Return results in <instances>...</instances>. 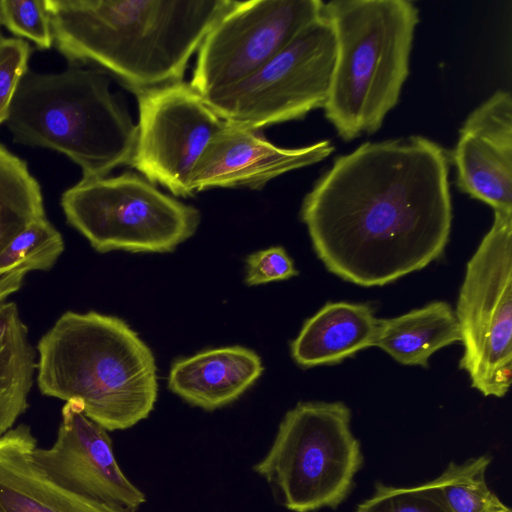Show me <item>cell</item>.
I'll return each instance as SVG.
<instances>
[{"instance_id": "cell-1", "label": "cell", "mask_w": 512, "mask_h": 512, "mask_svg": "<svg viewBox=\"0 0 512 512\" xmlns=\"http://www.w3.org/2000/svg\"><path fill=\"white\" fill-rule=\"evenodd\" d=\"M300 217L328 271L363 287L394 282L438 259L449 241L447 153L421 135L365 142L334 159Z\"/></svg>"}, {"instance_id": "cell-2", "label": "cell", "mask_w": 512, "mask_h": 512, "mask_svg": "<svg viewBox=\"0 0 512 512\" xmlns=\"http://www.w3.org/2000/svg\"><path fill=\"white\" fill-rule=\"evenodd\" d=\"M232 0H45L54 42L71 61L109 71L133 91L182 81Z\"/></svg>"}, {"instance_id": "cell-3", "label": "cell", "mask_w": 512, "mask_h": 512, "mask_svg": "<svg viewBox=\"0 0 512 512\" xmlns=\"http://www.w3.org/2000/svg\"><path fill=\"white\" fill-rule=\"evenodd\" d=\"M36 381L49 397L80 400L105 430L147 418L157 399L150 348L123 320L95 311H67L37 344Z\"/></svg>"}, {"instance_id": "cell-4", "label": "cell", "mask_w": 512, "mask_h": 512, "mask_svg": "<svg viewBox=\"0 0 512 512\" xmlns=\"http://www.w3.org/2000/svg\"><path fill=\"white\" fill-rule=\"evenodd\" d=\"M323 14L335 40L326 119L339 137L377 132L409 76L419 9L410 0H332Z\"/></svg>"}, {"instance_id": "cell-5", "label": "cell", "mask_w": 512, "mask_h": 512, "mask_svg": "<svg viewBox=\"0 0 512 512\" xmlns=\"http://www.w3.org/2000/svg\"><path fill=\"white\" fill-rule=\"evenodd\" d=\"M5 122L14 142L65 154L85 179L105 177L133 158L137 125L108 76L94 68L27 71Z\"/></svg>"}, {"instance_id": "cell-6", "label": "cell", "mask_w": 512, "mask_h": 512, "mask_svg": "<svg viewBox=\"0 0 512 512\" xmlns=\"http://www.w3.org/2000/svg\"><path fill=\"white\" fill-rule=\"evenodd\" d=\"M363 464L342 402H300L281 421L266 455L253 470L293 512L337 508Z\"/></svg>"}, {"instance_id": "cell-7", "label": "cell", "mask_w": 512, "mask_h": 512, "mask_svg": "<svg viewBox=\"0 0 512 512\" xmlns=\"http://www.w3.org/2000/svg\"><path fill=\"white\" fill-rule=\"evenodd\" d=\"M61 206L67 223L101 253L171 252L200 223L195 207L131 172L83 178L62 194Z\"/></svg>"}, {"instance_id": "cell-8", "label": "cell", "mask_w": 512, "mask_h": 512, "mask_svg": "<svg viewBox=\"0 0 512 512\" xmlns=\"http://www.w3.org/2000/svg\"><path fill=\"white\" fill-rule=\"evenodd\" d=\"M454 312L464 347L460 369L484 396L504 397L512 379L511 211H494L466 265Z\"/></svg>"}, {"instance_id": "cell-9", "label": "cell", "mask_w": 512, "mask_h": 512, "mask_svg": "<svg viewBox=\"0 0 512 512\" xmlns=\"http://www.w3.org/2000/svg\"><path fill=\"white\" fill-rule=\"evenodd\" d=\"M334 59L322 14L252 76L204 99L224 121L250 129L299 120L324 107Z\"/></svg>"}, {"instance_id": "cell-10", "label": "cell", "mask_w": 512, "mask_h": 512, "mask_svg": "<svg viewBox=\"0 0 512 512\" xmlns=\"http://www.w3.org/2000/svg\"><path fill=\"white\" fill-rule=\"evenodd\" d=\"M323 7L321 0L234 1L200 44L190 85L206 97L252 76Z\"/></svg>"}, {"instance_id": "cell-11", "label": "cell", "mask_w": 512, "mask_h": 512, "mask_svg": "<svg viewBox=\"0 0 512 512\" xmlns=\"http://www.w3.org/2000/svg\"><path fill=\"white\" fill-rule=\"evenodd\" d=\"M134 93L138 123L130 165L173 195L191 196V172L226 121L190 83L179 81Z\"/></svg>"}, {"instance_id": "cell-12", "label": "cell", "mask_w": 512, "mask_h": 512, "mask_svg": "<svg viewBox=\"0 0 512 512\" xmlns=\"http://www.w3.org/2000/svg\"><path fill=\"white\" fill-rule=\"evenodd\" d=\"M57 438L50 448L34 450V458L58 484L79 495L136 510L145 494L122 472L107 430L89 419L80 400L66 401Z\"/></svg>"}, {"instance_id": "cell-13", "label": "cell", "mask_w": 512, "mask_h": 512, "mask_svg": "<svg viewBox=\"0 0 512 512\" xmlns=\"http://www.w3.org/2000/svg\"><path fill=\"white\" fill-rule=\"evenodd\" d=\"M333 150L330 140L298 148L279 147L261 130L226 122L194 166L188 188L192 195L216 187L261 189L284 173L324 160Z\"/></svg>"}, {"instance_id": "cell-14", "label": "cell", "mask_w": 512, "mask_h": 512, "mask_svg": "<svg viewBox=\"0 0 512 512\" xmlns=\"http://www.w3.org/2000/svg\"><path fill=\"white\" fill-rule=\"evenodd\" d=\"M458 189L494 211L512 212V96L498 90L477 106L451 152Z\"/></svg>"}, {"instance_id": "cell-15", "label": "cell", "mask_w": 512, "mask_h": 512, "mask_svg": "<svg viewBox=\"0 0 512 512\" xmlns=\"http://www.w3.org/2000/svg\"><path fill=\"white\" fill-rule=\"evenodd\" d=\"M36 447L26 424L0 436V512H135L64 488L37 463Z\"/></svg>"}, {"instance_id": "cell-16", "label": "cell", "mask_w": 512, "mask_h": 512, "mask_svg": "<svg viewBox=\"0 0 512 512\" xmlns=\"http://www.w3.org/2000/svg\"><path fill=\"white\" fill-rule=\"evenodd\" d=\"M262 372L260 357L250 349H209L175 361L168 387L191 405L211 411L238 399Z\"/></svg>"}, {"instance_id": "cell-17", "label": "cell", "mask_w": 512, "mask_h": 512, "mask_svg": "<svg viewBox=\"0 0 512 512\" xmlns=\"http://www.w3.org/2000/svg\"><path fill=\"white\" fill-rule=\"evenodd\" d=\"M378 323L367 304L328 302L305 321L291 343V356L302 368L338 364L374 347Z\"/></svg>"}, {"instance_id": "cell-18", "label": "cell", "mask_w": 512, "mask_h": 512, "mask_svg": "<svg viewBox=\"0 0 512 512\" xmlns=\"http://www.w3.org/2000/svg\"><path fill=\"white\" fill-rule=\"evenodd\" d=\"M461 341L460 328L451 306L444 301L388 319H379L376 347L408 366H428L438 350Z\"/></svg>"}, {"instance_id": "cell-19", "label": "cell", "mask_w": 512, "mask_h": 512, "mask_svg": "<svg viewBox=\"0 0 512 512\" xmlns=\"http://www.w3.org/2000/svg\"><path fill=\"white\" fill-rule=\"evenodd\" d=\"M36 370V350L17 305L0 303V436L27 410Z\"/></svg>"}, {"instance_id": "cell-20", "label": "cell", "mask_w": 512, "mask_h": 512, "mask_svg": "<svg viewBox=\"0 0 512 512\" xmlns=\"http://www.w3.org/2000/svg\"><path fill=\"white\" fill-rule=\"evenodd\" d=\"M64 248L62 235L46 217L15 236L0 251V303L20 289L28 272L51 269Z\"/></svg>"}, {"instance_id": "cell-21", "label": "cell", "mask_w": 512, "mask_h": 512, "mask_svg": "<svg viewBox=\"0 0 512 512\" xmlns=\"http://www.w3.org/2000/svg\"><path fill=\"white\" fill-rule=\"evenodd\" d=\"M42 217L45 212L38 181L25 161L0 145V251Z\"/></svg>"}, {"instance_id": "cell-22", "label": "cell", "mask_w": 512, "mask_h": 512, "mask_svg": "<svg viewBox=\"0 0 512 512\" xmlns=\"http://www.w3.org/2000/svg\"><path fill=\"white\" fill-rule=\"evenodd\" d=\"M490 462L488 454L460 464L451 462L430 481L450 512H511L486 483Z\"/></svg>"}, {"instance_id": "cell-23", "label": "cell", "mask_w": 512, "mask_h": 512, "mask_svg": "<svg viewBox=\"0 0 512 512\" xmlns=\"http://www.w3.org/2000/svg\"><path fill=\"white\" fill-rule=\"evenodd\" d=\"M356 512H450L430 482L413 487L378 483Z\"/></svg>"}, {"instance_id": "cell-24", "label": "cell", "mask_w": 512, "mask_h": 512, "mask_svg": "<svg viewBox=\"0 0 512 512\" xmlns=\"http://www.w3.org/2000/svg\"><path fill=\"white\" fill-rule=\"evenodd\" d=\"M0 24L40 49H49L54 42L45 0H1Z\"/></svg>"}, {"instance_id": "cell-25", "label": "cell", "mask_w": 512, "mask_h": 512, "mask_svg": "<svg viewBox=\"0 0 512 512\" xmlns=\"http://www.w3.org/2000/svg\"><path fill=\"white\" fill-rule=\"evenodd\" d=\"M30 53L29 44L22 39H0V124L6 121L17 88L28 71Z\"/></svg>"}, {"instance_id": "cell-26", "label": "cell", "mask_w": 512, "mask_h": 512, "mask_svg": "<svg viewBox=\"0 0 512 512\" xmlns=\"http://www.w3.org/2000/svg\"><path fill=\"white\" fill-rule=\"evenodd\" d=\"M245 281L259 285L289 279L298 274L293 260L282 247L257 251L247 258Z\"/></svg>"}, {"instance_id": "cell-27", "label": "cell", "mask_w": 512, "mask_h": 512, "mask_svg": "<svg viewBox=\"0 0 512 512\" xmlns=\"http://www.w3.org/2000/svg\"><path fill=\"white\" fill-rule=\"evenodd\" d=\"M0 39H1V37H0Z\"/></svg>"}]
</instances>
